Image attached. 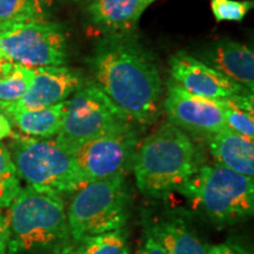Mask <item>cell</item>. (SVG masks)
Wrapping results in <instances>:
<instances>
[{
	"label": "cell",
	"instance_id": "1",
	"mask_svg": "<svg viewBox=\"0 0 254 254\" xmlns=\"http://www.w3.org/2000/svg\"><path fill=\"white\" fill-rule=\"evenodd\" d=\"M88 63L98 86L129 120L148 125L158 118L163 80L154 59L136 40L109 34Z\"/></svg>",
	"mask_w": 254,
	"mask_h": 254
},
{
	"label": "cell",
	"instance_id": "2",
	"mask_svg": "<svg viewBox=\"0 0 254 254\" xmlns=\"http://www.w3.org/2000/svg\"><path fill=\"white\" fill-rule=\"evenodd\" d=\"M196 150L189 135L164 123L136 147L132 170L142 194L164 198L178 190L198 170Z\"/></svg>",
	"mask_w": 254,
	"mask_h": 254
},
{
	"label": "cell",
	"instance_id": "3",
	"mask_svg": "<svg viewBox=\"0 0 254 254\" xmlns=\"http://www.w3.org/2000/svg\"><path fill=\"white\" fill-rule=\"evenodd\" d=\"M7 208L8 254L58 249L71 240L62 195L26 186L19 190Z\"/></svg>",
	"mask_w": 254,
	"mask_h": 254
},
{
	"label": "cell",
	"instance_id": "4",
	"mask_svg": "<svg viewBox=\"0 0 254 254\" xmlns=\"http://www.w3.org/2000/svg\"><path fill=\"white\" fill-rule=\"evenodd\" d=\"M8 148L20 180L43 192L68 194L86 185L71 153L56 140L12 133Z\"/></svg>",
	"mask_w": 254,
	"mask_h": 254
},
{
	"label": "cell",
	"instance_id": "5",
	"mask_svg": "<svg viewBox=\"0 0 254 254\" xmlns=\"http://www.w3.org/2000/svg\"><path fill=\"white\" fill-rule=\"evenodd\" d=\"M178 190L215 224H232L253 214V178L217 163L199 166Z\"/></svg>",
	"mask_w": 254,
	"mask_h": 254
},
{
	"label": "cell",
	"instance_id": "6",
	"mask_svg": "<svg viewBox=\"0 0 254 254\" xmlns=\"http://www.w3.org/2000/svg\"><path fill=\"white\" fill-rule=\"evenodd\" d=\"M129 202L126 173L82 186L66 208L71 240L78 243L86 237L124 228L129 217Z\"/></svg>",
	"mask_w": 254,
	"mask_h": 254
},
{
	"label": "cell",
	"instance_id": "7",
	"mask_svg": "<svg viewBox=\"0 0 254 254\" xmlns=\"http://www.w3.org/2000/svg\"><path fill=\"white\" fill-rule=\"evenodd\" d=\"M131 120L95 84H82L67 101L56 142L72 153L79 145L125 128Z\"/></svg>",
	"mask_w": 254,
	"mask_h": 254
},
{
	"label": "cell",
	"instance_id": "8",
	"mask_svg": "<svg viewBox=\"0 0 254 254\" xmlns=\"http://www.w3.org/2000/svg\"><path fill=\"white\" fill-rule=\"evenodd\" d=\"M0 52L26 67L62 66L67 62V39L58 24L27 21L0 31Z\"/></svg>",
	"mask_w": 254,
	"mask_h": 254
},
{
	"label": "cell",
	"instance_id": "9",
	"mask_svg": "<svg viewBox=\"0 0 254 254\" xmlns=\"http://www.w3.org/2000/svg\"><path fill=\"white\" fill-rule=\"evenodd\" d=\"M138 147V134L132 125L106 133L79 145L72 152L79 170L87 180L126 173Z\"/></svg>",
	"mask_w": 254,
	"mask_h": 254
},
{
	"label": "cell",
	"instance_id": "10",
	"mask_svg": "<svg viewBox=\"0 0 254 254\" xmlns=\"http://www.w3.org/2000/svg\"><path fill=\"white\" fill-rule=\"evenodd\" d=\"M164 107L170 123L182 129L209 136L226 128L221 99L190 93L172 79L167 81Z\"/></svg>",
	"mask_w": 254,
	"mask_h": 254
},
{
	"label": "cell",
	"instance_id": "11",
	"mask_svg": "<svg viewBox=\"0 0 254 254\" xmlns=\"http://www.w3.org/2000/svg\"><path fill=\"white\" fill-rule=\"evenodd\" d=\"M170 67L172 80L184 90L199 97L225 99L232 95L251 92L208 66V64L186 52H178L172 56Z\"/></svg>",
	"mask_w": 254,
	"mask_h": 254
},
{
	"label": "cell",
	"instance_id": "12",
	"mask_svg": "<svg viewBox=\"0 0 254 254\" xmlns=\"http://www.w3.org/2000/svg\"><path fill=\"white\" fill-rule=\"evenodd\" d=\"M30 86L17 103L6 107L4 114L40 110L65 101L82 85L79 72L66 66L36 67Z\"/></svg>",
	"mask_w": 254,
	"mask_h": 254
},
{
	"label": "cell",
	"instance_id": "13",
	"mask_svg": "<svg viewBox=\"0 0 254 254\" xmlns=\"http://www.w3.org/2000/svg\"><path fill=\"white\" fill-rule=\"evenodd\" d=\"M204 58L208 66L253 92L254 55L246 45L233 40H221L205 53Z\"/></svg>",
	"mask_w": 254,
	"mask_h": 254
},
{
	"label": "cell",
	"instance_id": "14",
	"mask_svg": "<svg viewBox=\"0 0 254 254\" xmlns=\"http://www.w3.org/2000/svg\"><path fill=\"white\" fill-rule=\"evenodd\" d=\"M155 0H92L91 20L107 34H127L134 30L142 12Z\"/></svg>",
	"mask_w": 254,
	"mask_h": 254
},
{
	"label": "cell",
	"instance_id": "15",
	"mask_svg": "<svg viewBox=\"0 0 254 254\" xmlns=\"http://www.w3.org/2000/svg\"><path fill=\"white\" fill-rule=\"evenodd\" d=\"M208 146L215 163L246 177H254L252 139L238 134L226 127L208 136Z\"/></svg>",
	"mask_w": 254,
	"mask_h": 254
},
{
	"label": "cell",
	"instance_id": "16",
	"mask_svg": "<svg viewBox=\"0 0 254 254\" xmlns=\"http://www.w3.org/2000/svg\"><path fill=\"white\" fill-rule=\"evenodd\" d=\"M67 101H62L45 109L19 111L5 116H7V118L12 120L19 131L23 132L25 135L43 139L52 138L60 131Z\"/></svg>",
	"mask_w": 254,
	"mask_h": 254
},
{
	"label": "cell",
	"instance_id": "17",
	"mask_svg": "<svg viewBox=\"0 0 254 254\" xmlns=\"http://www.w3.org/2000/svg\"><path fill=\"white\" fill-rule=\"evenodd\" d=\"M148 234L160 243L167 254H206L207 250L179 219H167L152 225Z\"/></svg>",
	"mask_w": 254,
	"mask_h": 254
},
{
	"label": "cell",
	"instance_id": "18",
	"mask_svg": "<svg viewBox=\"0 0 254 254\" xmlns=\"http://www.w3.org/2000/svg\"><path fill=\"white\" fill-rule=\"evenodd\" d=\"M33 75V68L2 59L0 62V101L6 107L17 103L27 91Z\"/></svg>",
	"mask_w": 254,
	"mask_h": 254
},
{
	"label": "cell",
	"instance_id": "19",
	"mask_svg": "<svg viewBox=\"0 0 254 254\" xmlns=\"http://www.w3.org/2000/svg\"><path fill=\"white\" fill-rule=\"evenodd\" d=\"M75 244L74 254H129L127 233L124 228L86 237Z\"/></svg>",
	"mask_w": 254,
	"mask_h": 254
},
{
	"label": "cell",
	"instance_id": "20",
	"mask_svg": "<svg viewBox=\"0 0 254 254\" xmlns=\"http://www.w3.org/2000/svg\"><path fill=\"white\" fill-rule=\"evenodd\" d=\"M44 19L41 0H0V31L11 25Z\"/></svg>",
	"mask_w": 254,
	"mask_h": 254
},
{
	"label": "cell",
	"instance_id": "21",
	"mask_svg": "<svg viewBox=\"0 0 254 254\" xmlns=\"http://www.w3.org/2000/svg\"><path fill=\"white\" fill-rule=\"evenodd\" d=\"M21 189L8 148L0 146V208H7Z\"/></svg>",
	"mask_w": 254,
	"mask_h": 254
},
{
	"label": "cell",
	"instance_id": "22",
	"mask_svg": "<svg viewBox=\"0 0 254 254\" xmlns=\"http://www.w3.org/2000/svg\"><path fill=\"white\" fill-rule=\"evenodd\" d=\"M222 111H224L225 125L231 131L238 134L254 139V119L253 113L245 111L232 104L227 98L221 99Z\"/></svg>",
	"mask_w": 254,
	"mask_h": 254
},
{
	"label": "cell",
	"instance_id": "23",
	"mask_svg": "<svg viewBox=\"0 0 254 254\" xmlns=\"http://www.w3.org/2000/svg\"><path fill=\"white\" fill-rule=\"evenodd\" d=\"M211 7L217 21H241L253 7V1L212 0Z\"/></svg>",
	"mask_w": 254,
	"mask_h": 254
},
{
	"label": "cell",
	"instance_id": "24",
	"mask_svg": "<svg viewBox=\"0 0 254 254\" xmlns=\"http://www.w3.org/2000/svg\"><path fill=\"white\" fill-rule=\"evenodd\" d=\"M9 241V220L5 208H0V254L7 253Z\"/></svg>",
	"mask_w": 254,
	"mask_h": 254
},
{
	"label": "cell",
	"instance_id": "25",
	"mask_svg": "<svg viewBox=\"0 0 254 254\" xmlns=\"http://www.w3.org/2000/svg\"><path fill=\"white\" fill-rule=\"evenodd\" d=\"M136 254H167V252L158 240H155L153 237L147 234L144 244H142V246L139 249Z\"/></svg>",
	"mask_w": 254,
	"mask_h": 254
},
{
	"label": "cell",
	"instance_id": "26",
	"mask_svg": "<svg viewBox=\"0 0 254 254\" xmlns=\"http://www.w3.org/2000/svg\"><path fill=\"white\" fill-rule=\"evenodd\" d=\"M12 133H13V131H12L11 120L7 118V116L0 112V141L6 138H9Z\"/></svg>",
	"mask_w": 254,
	"mask_h": 254
},
{
	"label": "cell",
	"instance_id": "27",
	"mask_svg": "<svg viewBox=\"0 0 254 254\" xmlns=\"http://www.w3.org/2000/svg\"><path fill=\"white\" fill-rule=\"evenodd\" d=\"M206 254H239V253H238L237 251H234L230 246L217 245V246H212L211 249H208Z\"/></svg>",
	"mask_w": 254,
	"mask_h": 254
},
{
	"label": "cell",
	"instance_id": "28",
	"mask_svg": "<svg viewBox=\"0 0 254 254\" xmlns=\"http://www.w3.org/2000/svg\"><path fill=\"white\" fill-rule=\"evenodd\" d=\"M55 254H74V252H73V247L69 246L67 244V245H64L62 247L56 249Z\"/></svg>",
	"mask_w": 254,
	"mask_h": 254
},
{
	"label": "cell",
	"instance_id": "29",
	"mask_svg": "<svg viewBox=\"0 0 254 254\" xmlns=\"http://www.w3.org/2000/svg\"><path fill=\"white\" fill-rule=\"evenodd\" d=\"M5 109H6V105H5V104H2L1 101H0V112H2V113H4Z\"/></svg>",
	"mask_w": 254,
	"mask_h": 254
},
{
	"label": "cell",
	"instance_id": "30",
	"mask_svg": "<svg viewBox=\"0 0 254 254\" xmlns=\"http://www.w3.org/2000/svg\"><path fill=\"white\" fill-rule=\"evenodd\" d=\"M68 1H87V0H68Z\"/></svg>",
	"mask_w": 254,
	"mask_h": 254
},
{
	"label": "cell",
	"instance_id": "31",
	"mask_svg": "<svg viewBox=\"0 0 254 254\" xmlns=\"http://www.w3.org/2000/svg\"><path fill=\"white\" fill-rule=\"evenodd\" d=\"M4 59V57H2V55H1V52H0V62H1V60Z\"/></svg>",
	"mask_w": 254,
	"mask_h": 254
}]
</instances>
